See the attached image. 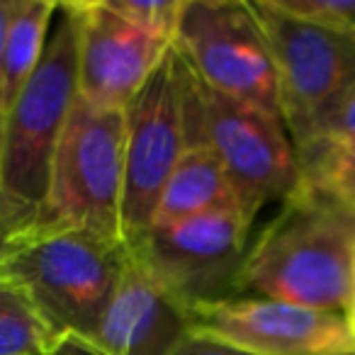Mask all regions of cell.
Segmentation results:
<instances>
[{
  "label": "cell",
  "mask_w": 355,
  "mask_h": 355,
  "mask_svg": "<svg viewBox=\"0 0 355 355\" xmlns=\"http://www.w3.org/2000/svg\"><path fill=\"white\" fill-rule=\"evenodd\" d=\"M127 263V243L66 227H40L0 251L12 275L69 348L88 353Z\"/></svg>",
  "instance_id": "3"
},
{
  "label": "cell",
  "mask_w": 355,
  "mask_h": 355,
  "mask_svg": "<svg viewBox=\"0 0 355 355\" xmlns=\"http://www.w3.org/2000/svg\"><path fill=\"white\" fill-rule=\"evenodd\" d=\"M188 336L183 309L127 248L117 290L85 355H168Z\"/></svg>",
  "instance_id": "12"
},
{
  "label": "cell",
  "mask_w": 355,
  "mask_h": 355,
  "mask_svg": "<svg viewBox=\"0 0 355 355\" xmlns=\"http://www.w3.org/2000/svg\"><path fill=\"white\" fill-rule=\"evenodd\" d=\"M190 336L251 355H343L355 338L343 314L306 309L268 297L234 295L183 309Z\"/></svg>",
  "instance_id": "10"
},
{
  "label": "cell",
  "mask_w": 355,
  "mask_h": 355,
  "mask_svg": "<svg viewBox=\"0 0 355 355\" xmlns=\"http://www.w3.org/2000/svg\"><path fill=\"white\" fill-rule=\"evenodd\" d=\"M239 295L345 314L355 290V209L297 180L248 246Z\"/></svg>",
  "instance_id": "1"
},
{
  "label": "cell",
  "mask_w": 355,
  "mask_h": 355,
  "mask_svg": "<svg viewBox=\"0 0 355 355\" xmlns=\"http://www.w3.org/2000/svg\"><path fill=\"white\" fill-rule=\"evenodd\" d=\"M272 3L300 20L355 32V0H272Z\"/></svg>",
  "instance_id": "17"
},
{
  "label": "cell",
  "mask_w": 355,
  "mask_h": 355,
  "mask_svg": "<svg viewBox=\"0 0 355 355\" xmlns=\"http://www.w3.org/2000/svg\"><path fill=\"white\" fill-rule=\"evenodd\" d=\"M124 110L76 98L66 119L42 227L83 229L122 241Z\"/></svg>",
  "instance_id": "5"
},
{
  "label": "cell",
  "mask_w": 355,
  "mask_h": 355,
  "mask_svg": "<svg viewBox=\"0 0 355 355\" xmlns=\"http://www.w3.org/2000/svg\"><path fill=\"white\" fill-rule=\"evenodd\" d=\"M173 44L207 88L282 119L275 66L253 3L185 0Z\"/></svg>",
  "instance_id": "8"
},
{
  "label": "cell",
  "mask_w": 355,
  "mask_h": 355,
  "mask_svg": "<svg viewBox=\"0 0 355 355\" xmlns=\"http://www.w3.org/2000/svg\"><path fill=\"white\" fill-rule=\"evenodd\" d=\"M253 219L243 209L200 214L168 227H148L127 248L175 304L188 309L239 295V270Z\"/></svg>",
  "instance_id": "9"
},
{
  "label": "cell",
  "mask_w": 355,
  "mask_h": 355,
  "mask_svg": "<svg viewBox=\"0 0 355 355\" xmlns=\"http://www.w3.org/2000/svg\"><path fill=\"white\" fill-rule=\"evenodd\" d=\"M61 8L76 30L78 98L95 107L124 110L173 42L134 27L105 0H76Z\"/></svg>",
  "instance_id": "11"
},
{
  "label": "cell",
  "mask_w": 355,
  "mask_h": 355,
  "mask_svg": "<svg viewBox=\"0 0 355 355\" xmlns=\"http://www.w3.org/2000/svg\"><path fill=\"white\" fill-rule=\"evenodd\" d=\"M345 324H348V329H350V334H353V338H355V290H353V297H350V304H348V309H345Z\"/></svg>",
  "instance_id": "21"
},
{
  "label": "cell",
  "mask_w": 355,
  "mask_h": 355,
  "mask_svg": "<svg viewBox=\"0 0 355 355\" xmlns=\"http://www.w3.org/2000/svg\"><path fill=\"white\" fill-rule=\"evenodd\" d=\"M188 139L190 146L212 148L251 214L268 202H282L300 180L295 144L282 119L207 88L195 73L188 90Z\"/></svg>",
  "instance_id": "6"
},
{
  "label": "cell",
  "mask_w": 355,
  "mask_h": 355,
  "mask_svg": "<svg viewBox=\"0 0 355 355\" xmlns=\"http://www.w3.org/2000/svg\"><path fill=\"white\" fill-rule=\"evenodd\" d=\"M275 66L280 117L295 148L326 139L355 93V32L324 27L256 0Z\"/></svg>",
  "instance_id": "4"
},
{
  "label": "cell",
  "mask_w": 355,
  "mask_h": 355,
  "mask_svg": "<svg viewBox=\"0 0 355 355\" xmlns=\"http://www.w3.org/2000/svg\"><path fill=\"white\" fill-rule=\"evenodd\" d=\"M105 3L134 27L166 42L175 40L185 8V0H105Z\"/></svg>",
  "instance_id": "16"
},
{
  "label": "cell",
  "mask_w": 355,
  "mask_h": 355,
  "mask_svg": "<svg viewBox=\"0 0 355 355\" xmlns=\"http://www.w3.org/2000/svg\"><path fill=\"white\" fill-rule=\"evenodd\" d=\"M59 10L40 66L0 119V251L44 224L51 166L78 98L73 20Z\"/></svg>",
  "instance_id": "2"
},
{
  "label": "cell",
  "mask_w": 355,
  "mask_h": 355,
  "mask_svg": "<svg viewBox=\"0 0 355 355\" xmlns=\"http://www.w3.org/2000/svg\"><path fill=\"white\" fill-rule=\"evenodd\" d=\"M343 355H355V350H353V353H343Z\"/></svg>",
  "instance_id": "22"
},
{
  "label": "cell",
  "mask_w": 355,
  "mask_h": 355,
  "mask_svg": "<svg viewBox=\"0 0 355 355\" xmlns=\"http://www.w3.org/2000/svg\"><path fill=\"white\" fill-rule=\"evenodd\" d=\"M190 78L193 71L188 61L171 44L146 83L124 107L122 239L127 246L151 227L163 185L190 146Z\"/></svg>",
  "instance_id": "7"
},
{
  "label": "cell",
  "mask_w": 355,
  "mask_h": 355,
  "mask_svg": "<svg viewBox=\"0 0 355 355\" xmlns=\"http://www.w3.org/2000/svg\"><path fill=\"white\" fill-rule=\"evenodd\" d=\"M222 209L248 212L212 148L188 146L163 185L161 198L153 209L151 227H168Z\"/></svg>",
  "instance_id": "13"
},
{
  "label": "cell",
  "mask_w": 355,
  "mask_h": 355,
  "mask_svg": "<svg viewBox=\"0 0 355 355\" xmlns=\"http://www.w3.org/2000/svg\"><path fill=\"white\" fill-rule=\"evenodd\" d=\"M353 134H355V93L350 95L348 105H345L343 114L338 119V127H336V132L331 137H353Z\"/></svg>",
  "instance_id": "19"
},
{
  "label": "cell",
  "mask_w": 355,
  "mask_h": 355,
  "mask_svg": "<svg viewBox=\"0 0 355 355\" xmlns=\"http://www.w3.org/2000/svg\"><path fill=\"white\" fill-rule=\"evenodd\" d=\"M12 0H0V76H3V46H6V32L10 22ZM0 119H3V107H0Z\"/></svg>",
  "instance_id": "20"
},
{
  "label": "cell",
  "mask_w": 355,
  "mask_h": 355,
  "mask_svg": "<svg viewBox=\"0 0 355 355\" xmlns=\"http://www.w3.org/2000/svg\"><path fill=\"white\" fill-rule=\"evenodd\" d=\"M66 348L30 292L0 270V355H61Z\"/></svg>",
  "instance_id": "15"
},
{
  "label": "cell",
  "mask_w": 355,
  "mask_h": 355,
  "mask_svg": "<svg viewBox=\"0 0 355 355\" xmlns=\"http://www.w3.org/2000/svg\"><path fill=\"white\" fill-rule=\"evenodd\" d=\"M56 10L59 3L54 0H12L6 46H3V76H0L3 114L10 110V105L40 66L46 49V30Z\"/></svg>",
  "instance_id": "14"
},
{
  "label": "cell",
  "mask_w": 355,
  "mask_h": 355,
  "mask_svg": "<svg viewBox=\"0 0 355 355\" xmlns=\"http://www.w3.org/2000/svg\"><path fill=\"white\" fill-rule=\"evenodd\" d=\"M168 355H251V353L232 348V345L217 343V340L200 338V336H188V338L180 340Z\"/></svg>",
  "instance_id": "18"
}]
</instances>
